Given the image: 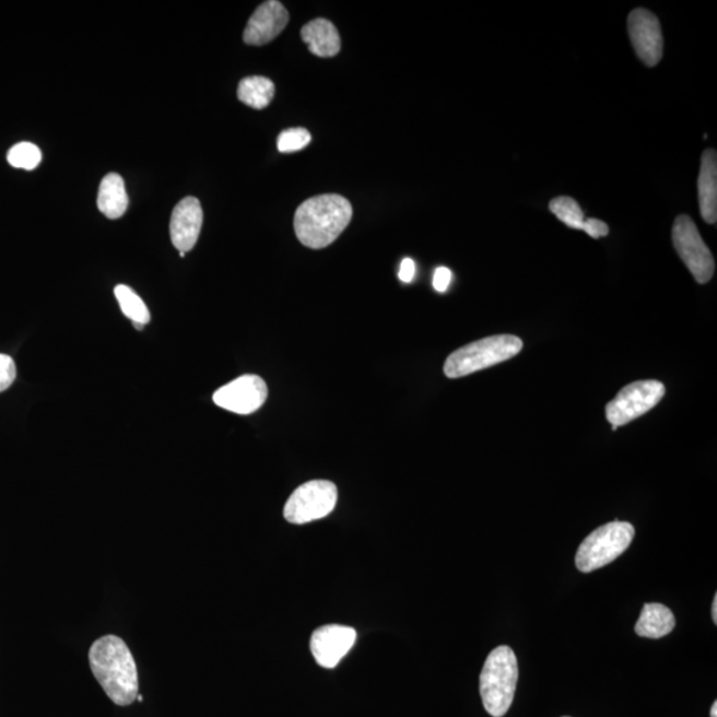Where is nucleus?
Returning <instances> with one entry per match:
<instances>
[{
    "label": "nucleus",
    "instance_id": "1",
    "mask_svg": "<svg viewBox=\"0 0 717 717\" xmlns=\"http://www.w3.org/2000/svg\"><path fill=\"white\" fill-rule=\"evenodd\" d=\"M91 670L105 694L117 706L127 707L139 695L138 667L126 642L107 635L97 639L90 650Z\"/></svg>",
    "mask_w": 717,
    "mask_h": 717
},
{
    "label": "nucleus",
    "instance_id": "2",
    "mask_svg": "<svg viewBox=\"0 0 717 717\" xmlns=\"http://www.w3.org/2000/svg\"><path fill=\"white\" fill-rule=\"evenodd\" d=\"M351 202L339 195L312 197L296 209L294 228L302 245L319 250L336 243L352 219Z\"/></svg>",
    "mask_w": 717,
    "mask_h": 717
},
{
    "label": "nucleus",
    "instance_id": "3",
    "mask_svg": "<svg viewBox=\"0 0 717 717\" xmlns=\"http://www.w3.org/2000/svg\"><path fill=\"white\" fill-rule=\"evenodd\" d=\"M518 682V661L508 646H499L487 655L480 677V694L486 713L503 717L515 698Z\"/></svg>",
    "mask_w": 717,
    "mask_h": 717
},
{
    "label": "nucleus",
    "instance_id": "4",
    "mask_svg": "<svg viewBox=\"0 0 717 717\" xmlns=\"http://www.w3.org/2000/svg\"><path fill=\"white\" fill-rule=\"evenodd\" d=\"M522 348V340L516 336L484 338L450 354L444 364V374L449 379H459L509 361L519 354Z\"/></svg>",
    "mask_w": 717,
    "mask_h": 717
},
{
    "label": "nucleus",
    "instance_id": "5",
    "mask_svg": "<svg viewBox=\"0 0 717 717\" xmlns=\"http://www.w3.org/2000/svg\"><path fill=\"white\" fill-rule=\"evenodd\" d=\"M632 524L614 521L603 525L587 536L578 549L576 565L579 572L591 573L614 562L634 540Z\"/></svg>",
    "mask_w": 717,
    "mask_h": 717
},
{
    "label": "nucleus",
    "instance_id": "6",
    "mask_svg": "<svg viewBox=\"0 0 717 717\" xmlns=\"http://www.w3.org/2000/svg\"><path fill=\"white\" fill-rule=\"evenodd\" d=\"M338 503V487L331 481H308L296 490L284 505L289 522L303 525L331 515Z\"/></svg>",
    "mask_w": 717,
    "mask_h": 717
},
{
    "label": "nucleus",
    "instance_id": "7",
    "mask_svg": "<svg viewBox=\"0 0 717 717\" xmlns=\"http://www.w3.org/2000/svg\"><path fill=\"white\" fill-rule=\"evenodd\" d=\"M666 395L663 383L640 380L621 389L606 407V418L611 425L620 426L634 422L660 403Z\"/></svg>",
    "mask_w": 717,
    "mask_h": 717
},
{
    "label": "nucleus",
    "instance_id": "8",
    "mask_svg": "<svg viewBox=\"0 0 717 717\" xmlns=\"http://www.w3.org/2000/svg\"><path fill=\"white\" fill-rule=\"evenodd\" d=\"M672 240L678 256L682 258L697 283L704 284L713 280L715 274L713 252L689 215H679L673 222Z\"/></svg>",
    "mask_w": 717,
    "mask_h": 717
},
{
    "label": "nucleus",
    "instance_id": "9",
    "mask_svg": "<svg viewBox=\"0 0 717 717\" xmlns=\"http://www.w3.org/2000/svg\"><path fill=\"white\" fill-rule=\"evenodd\" d=\"M268 395V385L262 378L257 375H244L218 389L213 401L228 412L250 415L265 404Z\"/></svg>",
    "mask_w": 717,
    "mask_h": 717
},
{
    "label": "nucleus",
    "instance_id": "10",
    "mask_svg": "<svg viewBox=\"0 0 717 717\" xmlns=\"http://www.w3.org/2000/svg\"><path fill=\"white\" fill-rule=\"evenodd\" d=\"M627 23L638 58L648 67L657 66L663 57V35L658 17L646 9H635Z\"/></svg>",
    "mask_w": 717,
    "mask_h": 717
},
{
    "label": "nucleus",
    "instance_id": "11",
    "mask_svg": "<svg viewBox=\"0 0 717 717\" xmlns=\"http://www.w3.org/2000/svg\"><path fill=\"white\" fill-rule=\"evenodd\" d=\"M356 636L354 628L340 624H327L315 630L310 642L315 661L325 669H333L354 647Z\"/></svg>",
    "mask_w": 717,
    "mask_h": 717
},
{
    "label": "nucleus",
    "instance_id": "12",
    "mask_svg": "<svg viewBox=\"0 0 717 717\" xmlns=\"http://www.w3.org/2000/svg\"><path fill=\"white\" fill-rule=\"evenodd\" d=\"M290 20L289 11L281 2L269 0L256 10L245 28L246 45L263 46L274 40L286 28Z\"/></svg>",
    "mask_w": 717,
    "mask_h": 717
},
{
    "label": "nucleus",
    "instance_id": "13",
    "mask_svg": "<svg viewBox=\"0 0 717 717\" xmlns=\"http://www.w3.org/2000/svg\"><path fill=\"white\" fill-rule=\"evenodd\" d=\"M203 221L201 203L196 197L179 201L171 219V238L178 251L188 252L199 240Z\"/></svg>",
    "mask_w": 717,
    "mask_h": 717
},
{
    "label": "nucleus",
    "instance_id": "14",
    "mask_svg": "<svg viewBox=\"0 0 717 717\" xmlns=\"http://www.w3.org/2000/svg\"><path fill=\"white\" fill-rule=\"evenodd\" d=\"M698 205L704 221L715 225L717 221V154L715 150L703 153L698 173Z\"/></svg>",
    "mask_w": 717,
    "mask_h": 717
},
{
    "label": "nucleus",
    "instance_id": "15",
    "mask_svg": "<svg viewBox=\"0 0 717 717\" xmlns=\"http://www.w3.org/2000/svg\"><path fill=\"white\" fill-rule=\"evenodd\" d=\"M301 35L308 49L319 58L336 57L342 46L337 27L324 17L307 23Z\"/></svg>",
    "mask_w": 717,
    "mask_h": 717
},
{
    "label": "nucleus",
    "instance_id": "16",
    "mask_svg": "<svg viewBox=\"0 0 717 717\" xmlns=\"http://www.w3.org/2000/svg\"><path fill=\"white\" fill-rule=\"evenodd\" d=\"M675 616L667 606L646 603L635 624V633L642 638L660 639L669 635L675 628Z\"/></svg>",
    "mask_w": 717,
    "mask_h": 717
},
{
    "label": "nucleus",
    "instance_id": "17",
    "mask_svg": "<svg viewBox=\"0 0 717 717\" xmlns=\"http://www.w3.org/2000/svg\"><path fill=\"white\" fill-rule=\"evenodd\" d=\"M128 205L129 199L122 177L117 173H109L103 178L101 188H98V210L105 218L117 220L126 214Z\"/></svg>",
    "mask_w": 717,
    "mask_h": 717
},
{
    "label": "nucleus",
    "instance_id": "18",
    "mask_svg": "<svg viewBox=\"0 0 717 717\" xmlns=\"http://www.w3.org/2000/svg\"><path fill=\"white\" fill-rule=\"evenodd\" d=\"M275 85L270 79L263 77H250L240 80L238 85V98L249 107L263 109L273 101Z\"/></svg>",
    "mask_w": 717,
    "mask_h": 717
},
{
    "label": "nucleus",
    "instance_id": "19",
    "mask_svg": "<svg viewBox=\"0 0 717 717\" xmlns=\"http://www.w3.org/2000/svg\"><path fill=\"white\" fill-rule=\"evenodd\" d=\"M115 295L116 299L119 301L121 312L127 318L132 320L133 325L145 326L150 324V310H148L144 301L131 287L126 286V284H119L115 289Z\"/></svg>",
    "mask_w": 717,
    "mask_h": 717
},
{
    "label": "nucleus",
    "instance_id": "20",
    "mask_svg": "<svg viewBox=\"0 0 717 717\" xmlns=\"http://www.w3.org/2000/svg\"><path fill=\"white\" fill-rule=\"evenodd\" d=\"M549 209L566 226L576 228V231H583L586 220L585 214L579 203L572 199V197H557V199L550 201Z\"/></svg>",
    "mask_w": 717,
    "mask_h": 717
},
{
    "label": "nucleus",
    "instance_id": "21",
    "mask_svg": "<svg viewBox=\"0 0 717 717\" xmlns=\"http://www.w3.org/2000/svg\"><path fill=\"white\" fill-rule=\"evenodd\" d=\"M8 160L14 168L33 171L40 164L42 152L38 146L31 144V142H20L12 146Z\"/></svg>",
    "mask_w": 717,
    "mask_h": 717
},
{
    "label": "nucleus",
    "instance_id": "22",
    "mask_svg": "<svg viewBox=\"0 0 717 717\" xmlns=\"http://www.w3.org/2000/svg\"><path fill=\"white\" fill-rule=\"evenodd\" d=\"M312 134L305 128L286 129L278 138V151L293 153L305 150L310 144Z\"/></svg>",
    "mask_w": 717,
    "mask_h": 717
},
{
    "label": "nucleus",
    "instance_id": "23",
    "mask_svg": "<svg viewBox=\"0 0 717 717\" xmlns=\"http://www.w3.org/2000/svg\"><path fill=\"white\" fill-rule=\"evenodd\" d=\"M16 379V366L14 358L0 354V392L5 391Z\"/></svg>",
    "mask_w": 717,
    "mask_h": 717
},
{
    "label": "nucleus",
    "instance_id": "24",
    "mask_svg": "<svg viewBox=\"0 0 717 717\" xmlns=\"http://www.w3.org/2000/svg\"><path fill=\"white\" fill-rule=\"evenodd\" d=\"M583 231L589 234L591 238H596V239L609 236L610 233L609 225L604 224V222L597 219L585 220Z\"/></svg>",
    "mask_w": 717,
    "mask_h": 717
},
{
    "label": "nucleus",
    "instance_id": "25",
    "mask_svg": "<svg viewBox=\"0 0 717 717\" xmlns=\"http://www.w3.org/2000/svg\"><path fill=\"white\" fill-rule=\"evenodd\" d=\"M450 281H452V273L447 268H437L434 275V287L438 293L447 292Z\"/></svg>",
    "mask_w": 717,
    "mask_h": 717
},
{
    "label": "nucleus",
    "instance_id": "26",
    "mask_svg": "<svg viewBox=\"0 0 717 717\" xmlns=\"http://www.w3.org/2000/svg\"><path fill=\"white\" fill-rule=\"evenodd\" d=\"M416 274L415 262L411 258H405L400 265L399 278L401 282L410 283Z\"/></svg>",
    "mask_w": 717,
    "mask_h": 717
},
{
    "label": "nucleus",
    "instance_id": "27",
    "mask_svg": "<svg viewBox=\"0 0 717 717\" xmlns=\"http://www.w3.org/2000/svg\"><path fill=\"white\" fill-rule=\"evenodd\" d=\"M713 620L714 623H717V595L714 598V603H713Z\"/></svg>",
    "mask_w": 717,
    "mask_h": 717
},
{
    "label": "nucleus",
    "instance_id": "28",
    "mask_svg": "<svg viewBox=\"0 0 717 717\" xmlns=\"http://www.w3.org/2000/svg\"><path fill=\"white\" fill-rule=\"evenodd\" d=\"M710 717H717V702H715L713 708H710Z\"/></svg>",
    "mask_w": 717,
    "mask_h": 717
},
{
    "label": "nucleus",
    "instance_id": "29",
    "mask_svg": "<svg viewBox=\"0 0 717 717\" xmlns=\"http://www.w3.org/2000/svg\"><path fill=\"white\" fill-rule=\"evenodd\" d=\"M185 255H187V252H184V251H179V257H181V258H184V257H185Z\"/></svg>",
    "mask_w": 717,
    "mask_h": 717
},
{
    "label": "nucleus",
    "instance_id": "30",
    "mask_svg": "<svg viewBox=\"0 0 717 717\" xmlns=\"http://www.w3.org/2000/svg\"><path fill=\"white\" fill-rule=\"evenodd\" d=\"M136 698H138L139 702H142V696L141 695H138V697H136Z\"/></svg>",
    "mask_w": 717,
    "mask_h": 717
},
{
    "label": "nucleus",
    "instance_id": "31",
    "mask_svg": "<svg viewBox=\"0 0 717 717\" xmlns=\"http://www.w3.org/2000/svg\"><path fill=\"white\" fill-rule=\"evenodd\" d=\"M565 717H567V716H565Z\"/></svg>",
    "mask_w": 717,
    "mask_h": 717
}]
</instances>
